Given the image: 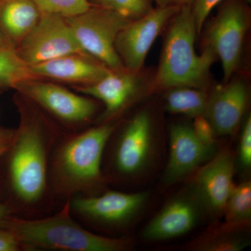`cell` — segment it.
<instances>
[{
  "mask_svg": "<svg viewBox=\"0 0 251 251\" xmlns=\"http://www.w3.org/2000/svg\"><path fill=\"white\" fill-rule=\"evenodd\" d=\"M169 23L155 77L156 85L165 90L176 87L204 90L217 56L206 46L202 53H196L198 31L192 5L180 8Z\"/></svg>",
  "mask_w": 251,
  "mask_h": 251,
  "instance_id": "6da1fadb",
  "label": "cell"
},
{
  "mask_svg": "<svg viewBox=\"0 0 251 251\" xmlns=\"http://www.w3.org/2000/svg\"><path fill=\"white\" fill-rule=\"evenodd\" d=\"M70 203L60 212L39 220H14L9 230L21 246L30 249L67 251H122L130 248L125 239L92 233L70 216Z\"/></svg>",
  "mask_w": 251,
  "mask_h": 251,
  "instance_id": "7a4b0ae2",
  "label": "cell"
},
{
  "mask_svg": "<svg viewBox=\"0 0 251 251\" xmlns=\"http://www.w3.org/2000/svg\"><path fill=\"white\" fill-rule=\"evenodd\" d=\"M114 129L110 124L100 125L63 144L54 163L56 177L61 186L68 191H78L100 181L104 149Z\"/></svg>",
  "mask_w": 251,
  "mask_h": 251,
  "instance_id": "3957f363",
  "label": "cell"
},
{
  "mask_svg": "<svg viewBox=\"0 0 251 251\" xmlns=\"http://www.w3.org/2000/svg\"><path fill=\"white\" fill-rule=\"evenodd\" d=\"M9 172L15 193L23 202H35L44 194L47 175L45 138L36 123H25L15 135Z\"/></svg>",
  "mask_w": 251,
  "mask_h": 251,
  "instance_id": "277c9868",
  "label": "cell"
},
{
  "mask_svg": "<svg viewBox=\"0 0 251 251\" xmlns=\"http://www.w3.org/2000/svg\"><path fill=\"white\" fill-rule=\"evenodd\" d=\"M65 18L82 52L111 70H125L115 41L122 28L131 20L115 10L96 5L82 14Z\"/></svg>",
  "mask_w": 251,
  "mask_h": 251,
  "instance_id": "5b68a950",
  "label": "cell"
},
{
  "mask_svg": "<svg viewBox=\"0 0 251 251\" xmlns=\"http://www.w3.org/2000/svg\"><path fill=\"white\" fill-rule=\"evenodd\" d=\"M206 33L205 45L222 62L224 82L230 80L240 63L249 29L250 10L244 0H224Z\"/></svg>",
  "mask_w": 251,
  "mask_h": 251,
  "instance_id": "8992f818",
  "label": "cell"
},
{
  "mask_svg": "<svg viewBox=\"0 0 251 251\" xmlns=\"http://www.w3.org/2000/svg\"><path fill=\"white\" fill-rule=\"evenodd\" d=\"M16 50L29 66L69 54H86L77 44L66 18L49 14H41Z\"/></svg>",
  "mask_w": 251,
  "mask_h": 251,
  "instance_id": "52a82bcc",
  "label": "cell"
},
{
  "mask_svg": "<svg viewBox=\"0 0 251 251\" xmlns=\"http://www.w3.org/2000/svg\"><path fill=\"white\" fill-rule=\"evenodd\" d=\"M180 8L157 6L143 17L131 20L122 28L117 36L115 49L127 71L136 74L140 72L157 36Z\"/></svg>",
  "mask_w": 251,
  "mask_h": 251,
  "instance_id": "ba28073f",
  "label": "cell"
},
{
  "mask_svg": "<svg viewBox=\"0 0 251 251\" xmlns=\"http://www.w3.org/2000/svg\"><path fill=\"white\" fill-rule=\"evenodd\" d=\"M206 211L193 186L170 200L150 220L142 237L148 242L169 240L192 230Z\"/></svg>",
  "mask_w": 251,
  "mask_h": 251,
  "instance_id": "9c48e42d",
  "label": "cell"
},
{
  "mask_svg": "<svg viewBox=\"0 0 251 251\" xmlns=\"http://www.w3.org/2000/svg\"><path fill=\"white\" fill-rule=\"evenodd\" d=\"M155 144L151 116L146 111L138 112L127 123L117 140L114 154L117 171L126 176L143 173L152 159Z\"/></svg>",
  "mask_w": 251,
  "mask_h": 251,
  "instance_id": "30bf717a",
  "label": "cell"
},
{
  "mask_svg": "<svg viewBox=\"0 0 251 251\" xmlns=\"http://www.w3.org/2000/svg\"><path fill=\"white\" fill-rule=\"evenodd\" d=\"M16 89L54 116L71 123L90 120L97 110V105L90 99L39 79L23 82Z\"/></svg>",
  "mask_w": 251,
  "mask_h": 251,
  "instance_id": "8fae6325",
  "label": "cell"
},
{
  "mask_svg": "<svg viewBox=\"0 0 251 251\" xmlns=\"http://www.w3.org/2000/svg\"><path fill=\"white\" fill-rule=\"evenodd\" d=\"M149 193L108 191L97 197H79L70 203L80 215L100 224L121 226L132 221L148 202Z\"/></svg>",
  "mask_w": 251,
  "mask_h": 251,
  "instance_id": "7c38bea8",
  "label": "cell"
},
{
  "mask_svg": "<svg viewBox=\"0 0 251 251\" xmlns=\"http://www.w3.org/2000/svg\"><path fill=\"white\" fill-rule=\"evenodd\" d=\"M235 163L229 150L215 153L200 168L193 186L211 215H223L226 201L233 188Z\"/></svg>",
  "mask_w": 251,
  "mask_h": 251,
  "instance_id": "4fadbf2b",
  "label": "cell"
},
{
  "mask_svg": "<svg viewBox=\"0 0 251 251\" xmlns=\"http://www.w3.org/2000/svg\"><path fill=\"white\" fill-rule=\"evenodd\" d=\"M215 153V151L206 148L198 140L192 126L175 124L171 127L169 158L163 182L168 186L179 182L201 168Z\"/></svg>",
  "mask_w": 251,
  "mask_h": 251,
  "instance_id": "5bb4252c",
  "label": "cell"
},
{
  "mask_svg": "<svg viewBox=\"0 0 251 251\" xmlns=\"http://www.w3.org/2000/svg\"><path fill=\"white\" fill-rule=\"evenodd\" d=\"M248 102L249 90L245 82L230 80L209 96L204 116L216 135H232L242 122Z\"/></svg>",
  "mask_w": 251,
  "mask_h": 251,
  "instance_id": "9a60e30c",
  "label": "cell"
},
{
  "mask_svg": "<svg viewBox=\"0 0 251 251\" xmlns=\"http://www.w3.org/2000/svg\"><path fill=\"white\" fill-rule=\"evenodd\" d=\"M36 76L61 82L91 85L106 75L111 69L87 54H74L31 65Z\"/></svg>",
  "mask_w": 251,
  "mask_h": 251,
  "instance_id": "2e32d148",
  "label": "cell"
},
{
  "mask_svg": "<svg viewBox=\"0 0 251 251\" xmlns=\"http://www.w3.org/2000/svg\"><path fill=\"white\" fill-rule=\"evenodd\" d=\"M77 90L103 102L105 105L102 119H108L121 111L136 97L140 81L136 74L127 71L110 72L91 85L81 86Z\"/></svg>",
  "mask_w": 251,
  "mask_h": 251,
  "instance_id": "e0dca14e",
  "label": "cell"
},
{
  "mask_svg": "<svg viewBox=\"0 0 251 251\" xmlns=\"http://www.w3.org/2000/svg\"><path fill=\"white\" fill-rule=\"evenodd\" d=\"M41 15L32 0H0V29L13 45L23 41Z\"/></svg>",
  "mask_w": 251,
  "mask_h": 251,
  "instance_id": "ac0fdd59",
  "label": "cell"
},
{
  "mask_svg": "<svg viewBox=\"0 0 251 251\" xmlns=\"http://www.w3.org/2000/svg\"><path fill=\"white\" fill-rule=\"evenodd\" d=\"M166 109L173 114L196 118L204 116L209 96L204 90L190 87H176L168 90Z\"/></svg>",
  "mask_w": 251,
  "mask_h": 251,
  "instance_id": "d6986e66",
  "label": "cell"
},
{
  "mask_svg": "<svg viewBox=\"0 0 251 251\" xmlns=\"http://www.w3.org/2000/svg\"><path fill=\"white\" fill-rule=\"evenodd\" d=\"M38 79L14 46L0 47V88L16 89L23 82Z\"/></svg>",
  "mask_w": 251,
  "mask_h": 251,
  "instance_id": "ffe728a7",
  "label": "cell"
},
{
  "mask_svg": "<svg viewBox=\"0 0 251 251\" xmlns=\"http://www.w3.org/2000/svg\"><path fill=\"white\" fill-rule=\"evenodd\" d=\"M223 215L226 226L239 227L249 224L251 219V183L244 181L234 185L231 190Z\"/></svg>",
  "mask_w": 251,
  "mask_h": 251,
  "instance_id": "44dd1931",
  "label": "cell"
},
{
  "mask_svg": "<svg viewBox=\"0 0 251 251\" xmlns=\"http://www.w3.org/2000/svg\"><path fill=\"white\" fill-rule=\"evenodd\" d=\"M227 227V230L214 232L202 237L193 244L192 249L199 251H240L249 245V238L232 232L237 227Z\"/></svg>",
  "mask_w": 251,
  "mask_h": 251,
  "instance_id": "7402d4cb",
  "label": "cell"
},
{
  "mask_svg": "<svg viewBox=\"0 0 251 251\" xmlns=\"http://www.w3.org/2000/svg\"><path fill=\"white\" fill-rule=\"evenodd\" d=\"M41 14L70 18L85 12L94 6L89 0H32Z\"/></svg>",
  "mask_w": 251,
  "mask_h": 251,
  "instance_id": "603a6c76",
  "label": "cell"
},
{
  "mask_svg": "<svg viewBox=\"0 0 251 251\" xmlns=\"http://www.w3.org/2000/svg\"><path fill=\"white\" fill-rule=\"evenodd\" d=\"M111 9L129 20L143 17L153 9L151 0H109Z\"/></svg>",
  "mask_w": 251,
  "mask_h": 251,
  "instance_id": "cb8c5ba5",
  "label": "cell"
},
{
  "mask_svg": "<svg viewBox=\"0 0 251 251\" xmlns=\"http://www.w3.org/2000/svg\"><path fill=\"white\" fill-rule=\"evenodd\" d=\"M192 127L196 136L201 143L206 148L215 151L216 135L206 117L203 115L196 117L194 118Z\"/></svg>",
  "mask_w": 251,
  "mask_h": 251,
  "instance_id": "d4e9b609",
  "label": "cell"
},
{
  "mask_svg": "<svg viewBox=\"0 0 251 251\" xmlns=\"http://www.w3.org/2000/svg\"><path fill=\"white\" fill-rule=\"evenodd\" d=\"M239 161L244 169L251 166V118L248 117L244 124L239 145Z\"/></svg>",
  "mask_w": 251,
  "mask_h": 251,
  "instance_id": "484cf974",
  "label": "cell"
},
{
  "mask_svg": "<svg viewBox=\"0 0 251 251\" xmlns=\"http://www.w3.org/2000/svg\"><path fill=\"white\" fill-rule=\"evenodd\" d=\"M223 1L224 0H195L192 9L196 19L198 34L202 30L203 24L211 11Z\"/></svg>",
  "mask_w": 251,
  "mask_h": 251,
  "instance_id": "4316f807",
  "label": "cell"
},
{
  "mask_svg": "<svg viewBox=\"0 0 251 251\" xmlns=\"http://www.w3.org/2000/svg\"><path fill=\"white\" fill-rule=\"evenodd\" d=\"M21 245L9 229H0V251H16Z\"/></svg>",
  "mask_w": 251,
  "mask_h": 251,
  "instance_id": "83f0119b",
  "label": "cell"
},
{
  "mask_svg": "<svg viewBox=\"0 0 251 251\" xmlns=\"http://www.w3.org/2000/svg\"><path fill=\"white\" fill-rule=\"evenodd\" d=\"M15 135L14 132L0 128V157L11 148Z\"/></svg>",
  "mask_w": 251,
  "mask_h": 251,
  "instance_id": "f1b7e54d",
  "label": "cell"
},
{
  "mask_svg": "<svg viewBox=\"0 0 251 251\" xmlns=\"http://www.w3.org/2000/svg\"><path fill=\"white\" fill-rule=\"evenodd\" d=\"M158 7L166 6H178L182 7L184 6H191L195 0H153Z\"/></svg>",
  "mask_w": 251,
  "mask_h": 251,
  "instance_id": "f546056e",
  "label": "cell"
},
{
  "mask_svg": "<svg viewBox=\"0 0 251 251\" xmlns=\"http://www.w3.org/2000/svg\"><path fill=\"white\" fill-rule=\"evenodd\" d=\"M8 216V209L4 205L0 204V224L6 222Z\"/></svg>",
  "mask_w": 251,
  "mask_h": 251,
  "instance_id": "4dcf8cb0",
  "label": "cell"
},
{
  "mask_svg": "<svg viewBox=\"0 0 251 251\" xmlns=\"http://www.w3.org/2000/svg\"><path fill=\"white\" fill-rule=\"evenodd\" d=\"M92 1H93L96 6H102V7L110 8V9H111V6H110V3L109 0H92Z\"/></svg>",
  "mask_w": 251,
  "mask_h": 251,
  "instance_id": "1f68e13d",
  "label": "cell"
},
{
  "mask_svg": "<svg viewBox=\"0 0 251 251\" xmlns=\"http://www.w3.org/2000/svg\"><path fill=\"white\" fill-rule=\"evenodd\" d=\"M8 45H13V44L8 40L7 38L5 36L2 31L0 29V47H3V46Z\"/></svg>",
  "mask_w": 251,
  "mask_h": 251,
  "instance_id": "d6a6232c",
  "label": "cell"
}]
</instances>
